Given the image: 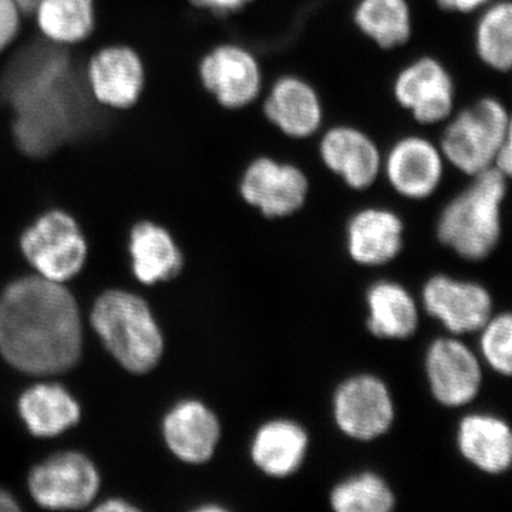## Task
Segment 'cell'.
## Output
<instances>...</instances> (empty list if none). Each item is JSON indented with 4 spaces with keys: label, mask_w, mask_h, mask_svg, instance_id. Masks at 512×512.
<instances>
[{
    "label": "cell",
    "mask_w": 512,
    "mask_h": 512,
    "mask_svg": "<svg viewBox=\"0 0 512 512\" xmlns=\"http://www.w3.org/2000/svg\"><path fill=\"white\" fill-rule=\"evenodd\" d=\"M100 477L89 458L79 453L56 454L33 468L29 488L37 504L50 510H79L94 500Z\"/></svg>",
    "instance_id": "obj_14"
},
{
    "label": "cell",
    "mask_w": 512,
    "mask_h": 512,
    "mask_svg": "<svg viewBox=\"0 0 512 512\" xmlns=\"http://www.w3.org/2000/svg\"><path fill=\"white\" fill-rule=\"evenodd\" d=\"M195 77L202 92L225 111L248 109L265 92L261 60L238 42H220L205 49L195 63Z\"/></svg>",
    "instance_id": "obj_6"
},
{
    "label": "cell",
    "mask_w": 512,
    "mask_h": 512,
    "mask_svg": "<svg viewBox=\"0 0 512 512\" xmlns=\"http://www.w3.org/2000/svg\"><path fill=\"white\" fill-rule=\"evenodd\" d=\"M133 271L146 285L170 281L180 274L184 259L170 232L153 221H140L130 234Z\"/></svg>",
    "instance_id": "obj_22"
},
{
    "label": "cell",
    "mask_w": 512,
    "mask_h": 512,
    "mask_svg": "<svg viewBox=\"0 0 512 512\" xmlns=\"http://www.w3.org/2000/svg\"><path fill=\"white\" fill-rule=\"evenodd\" d=\"M352 18L360 35L386 52L406 46L413 36L409 0H357Z\"/></svg>",
    "instance_id": "obj_23"
},
{
    "label": "cell",
    "mask_w": 512,
    "mask_h": 512,
    "mask_svg": "<svg viewBox=\"0 0 512 512\" xmlns=\"http://www.w3.org/2000/svg\"><path fill=\"white\" fill-rule=\"evenodd\" d=\"M20 247L40 276L59 284L79 274L87 256L79 222L60 208L39 215L23 232Z\"/></svg>",
    "instance_id": "obj_7"
},
{
    "label": "cell",
    "mask_w": 512,
    "mask_h": 512,
    "mask_svg": "<svg viewBox=\"0 0 512 512\" xmlns=\"http://www.w3.org/2000/svg\"><path fill=\"white\" fill-rule=\"evenodd\" d=\"M0 511H19L18 504L13 500L12 495L0 490Z\"/></svg>",
    "instance_id": "obj_34"
},
{
    "label": "cell",
    "mask_w": 512,
    "mask_h": 512,
    "mask_svg": "<svg viewBox=\"0 0 512 512\" xmlns=\"http://www.w3.org/2000/svg\"><path fill=\"white\" fill-rule=\"evenodd\" d=\"M480 330V348L487 365L501 375L511 376L512 318L510 313L488 319Z\"/></svg>",
    "instance_id": "obj_28"
},
{
    "label": "cell",
    "mask_w": 512,
    "mask_h": 512,
    "mask_svg": "<svg viewBox=\"0 0 512 512\" xmlns=\"http://www.w3.org/2000/svg\"><path fill=\"white\" fill-rule=\"evenodd\" d=\"M82 73L90 99L100 109L128 113L136 109L147 87V64L127 42H106L84 49Z\"/></svg>",
    "instance_id": "obj_5"
},
{
    "label": "cell",
    "mask_w": 512,
    "mask_h": 512,
    "mask_svg": "<svg viewBox=\"0 0 512 512\" xmlns=\"http://www.w3.org/2000/svg\"><path fill=\"white\" fill-rule=\"evenodd\" d=\"M478 60L495 73H508L512 66V5L494 0L477 13L473 32Z\"/></svg>",
    "instance_id": "obj_26"
},
{
    "label": "cell",
    "mask_w": 512,
    "mask_h": 512,
    "mask_svg": "<svg viewBox=\"0 0 512 512\" xmlns=\"http://www.w3.org/2000/svg\"><path fill=\"white\" fill-rule=\"evenodd\" d=\"M164 437L170 450L185 463H207L220 441V421L205 404L185 400L165 417Z\"/></svg>",
    "instance_id": "obj_19"
},
{
    "label": "cell",
    "mask_w": 512,
    "mask_h": 512,
    "mask_svg": "<svg viewBox=\"0 0 512 512\" xmlns=\"http://www.w3.org/2000/svg\"><path fill=\"white\" fill-rule=\"evenodd\" d=\"M318 156L323 167L350 190H369L382 177V148L353 124H335L320 131Z\"/></svg>",
    "instance_id": "obj_11"
},
{
    "label": "cell",
    "mask_w": 512,
    "mask_h": 512,
    "mask_svg": "<svg viewBox=\"0 0 512 512\" xmlns=\"http://www.w3.org/2000/svg\"><path fill=\"white\" fill-rule=\"evenodd\" d=\"M25 25V16L15 0H0V57L19 42Z\"/></svg>",
    "instance_id": "obj_29"
},
{
    "label": "cell",
    "mask_w": 512,
    "mask_h": 512,
    "mask_svg": "<svg viewBox=\"0 0 512 512\" xmlns=\"http://www.w3.org/2000/svg\"><path fill=\"white\" fill-rule=\"evenodd\" d=\"M393 99L419 126H443L456 111L457 87L446 64L419 56L394 76Z\"/></svg>",
    "instance_id": "obj_8"
},
{
    "label": "cell",
    "mask_w": 512,
    "mask_h": 512,
    "mask_svg": "<svg viewBox=\"0 0 512 512\" xmlns=\"http://www.w3.org/2000/svg\"><path fill=\"white\" fill-rule=\"evenodd\" d=\"M99 511H107V512H113V511H134L136 508L131 507V505H128L127 503H124V501L121 500H110L107 501L106 504L100 505L99 508H97Z\"/></svg>",
    "instance_id": "obj_33"
},
{
    "label": "cell",
    "mask_w": 512,
    "mask_h": 512,
    "mask_svg": "<svg viewBox=\"0 0 512 512\" xmlns=\"http://www.w3.org/2000/svg\"><path fill=\"white\" fill-rule=\"evenodd\" d=\"M26 22L50 45L82 49L96 35L97 0H37Z\"/></svg>",
    "instance_id": "obj_17"
},
{
    "label": "cell",
    "mask_w": 512,
    "mask_h": 512,
    "mask_svg": "<svg viewBox=\"0 0 512 512\" xmlns=\"http://www.w3.org/2000/svg\"><path fill=\"white\" fill-rule=\"evenodd\" d=\"M308 447V433L302 426L292 420H272L256 431L251 458L266 476L286 478L301 468Z\"/></svg>",
    "instance_id": "obj_21"
},
{
    "label": "cell",
    "mask_w": 512,
    "mask_h": 512,
    "mask_svg": "<svg viewBox=\"0 0 512 512\" xmlns=\"http://www.w3.org/2000/svg\"><path fill=\"white\" fill-rule=\"evenodd\" d=\"M424 309L454 335L477 332L493 311V299L483 286L436 275L424 285Z\"/></svg>",
    "instance_id": "obj_16"
},
{
    "label": "cell",
    "mask_w": 512,
    "mask_h": 512,
    "mask_svg": "<svg viewBox=\"0 0 512 512\" xmlns=\"http://www.w3.org/2000/svg\"><path fill=\"white\" fill-rule=\"evenodd\" d=\"M192 12L202 13L215 19L229 18L247 9L254 0H184Z\"/></svg>",
    "instance_id": "obj_30"
},
{
    "label": "cell",
    "mask_w": 512,
    "mask_h": 512,
    "mask_svg": "<svg viewBox=\"0 0 512 512\" xmlns=\"http://www.w3.org/2000/svg\"><path fill=\"white\" fill-rule=\"evenodd\" d=\"M458 450L468 463L487 474H503L511 466L512 434L504 420L491 414H470L461 420Z\"/></svg>",
    "instance_id": "obj_20"
},
{
    "label": "cell",
    "mask_w": 512,
    "mask_h": 512,
    "mask_svg": "<svg viewBox=\"0 0 512 512\" xmlns=\"http://www.w3.org/2000/svg\"><path fill=\"white\" fill-rule=\"evenodd\" d=\"M507 190L508 178L493 168L471 177V183L440 214L437 237L441 244L467 261L487 258L500 242Z\"/></svg>",
    "instance_id": "obj_2"
},
{
    "label": "cell",
    "mask_w": 512,
    "mask_h": 512,
    "mask_svg": "<svg viewBox=\"0 0 512 512\" xmlns=\"http://www.w3.org/2000/svg\"><path fill=\"white\" fill-rule=\"evenodd\" d=\"M16 5L22 10L23 16L28 20L32 15L33 8H35L37 0H15Z\"/></svg>",
    "instance_id": "obj_35"
},
{
    "label": "cell",
    "mask_w": 512,
    "mask_h": 512,
    "mask_svg": "<svg viewBox=\"0 0 512 512\" xmlns=\"http://www.w3.org/2000/svg\"><path fill=\"white\" fill-rule=\"evenodd\" d=\"M82 325L72 293L59 282L30 276L0 296V353L20 372L55 375L76 365Z\"/></svg>",
    "instance_id": "obj_1"
},
{
    "label": "cell",
    "mask_w": 512,
    "mask_h": 512,
    "mask_svg": "<svg viewBox=\"0 0 512 512\" xmlns=\"http://www.w3.org/2000/svg\"><path fill=\"white\" fill-rule=\"evenodd\" d=\"M511 138L507 106L497 97L485 96L454 111L437 143L448 167L471 178L491 170L498 151Z\"/></svg>",
    "instance_id": "obj_3"
},
{
    "label": "cell",
    "mask_w": 512,
    "mask_h": 512,
    "mask_svg": "<svg viewBox=\"0 0 512 512\" xmlns=\"http://www.w3.org/2000/svg\"><path fill=\"white\" fill-rule=\"evenodd\" d=\"M266 121L293 141L311 140L325 126V106L316 87L298 74H282L262 94Z\"/></svg>",
    "instance_id": "obj_13"
},
{
    "label": "cell",
    "mask_w": 512,
    "mask_h": 512,
    "mask_svg": "<svg viewBox=\"0 0 512 512\" xmlns=\"http://www.w3.org/2000/svg\"><path fill=\"white\" fill-rule=\"evenodd\" d=\"M426 373L431 393L447 407L473 402L483 382L477 356L456 339H437L431 343L426 355Z\"/></svg>",
    "instance_id": "obj_15"
},
{
    "label": "cell",
    "mask_w": 512,
    "mask_h": 512,
    "mask_svg": "<svg viewBox=\"0 0 512 512\" xmlns=\"http://www.w3.org/2000/svg\"><path fill=\"white\" fill-rule=\"evenodd\" d=\"M308 175L299 165L272 156L249 161L239 178V194L266 218L296 214L308 200Z\"/></svg>",
    "instance_id": "obj_9"
},
{
    "label": "cell",
    "mask_w": 512,
    "mask_h": 512,
    "mask_svg": "<svg viewBox=\"0 0 512 512\" xmlns=\"http://www.w3.org/2000/svg\"><path fill=\"white\" fill-rule=\"evenodd\" d=\"M92 322L111 355L130 372H150L161 359L163 336L147 303L138 296L103 293L94 305Z\"/></svg>",
    "instance_id": "obj_4"
},
{
    "label": "cell",
    "mask_w": 512,
    "mask_h": 512,
    "mask_svg": "<svg viewBox=\"0 0 512 512\" xmlns=\"http://www.w3.org/2000/svg\"><path fill=\"white\" fill-rule=\"evenodd\" d=\"M369 306L367 328L377 338L407 339L419 325L416 302L402 285L394 282H376L366 295Z\"/></svg>",
    "instance_id": "obj_24"
},
{
    "label": "cell",
    "mask_w": 512,
    "mask_h": 512,
    "mask_svg": "<svg viewBox=\"0 0 512 512\" xmlns=\"http://www.w3.org/2000/svg\"><path fill=\"white\" fill-rule=\"evenodd\" d=\"M447 161L437 141L410 133L394 140L383 153L382 175L400 197L423 201L443 184Z\"/></svg>",
    "instance_id": "obj_10"
},
{
    "label": "cell",
    "mask_w": 512,
    "mask_h": 512,
    "mask_svg": "<svg viewBox=\"0 0 512 512\" xmlns=\"http://www.w3.org/2000/svg\"><path fill=\"white\" fill-rule=\"evenodd\" d=\"M493 170L510 178L512 171V141L508 140L495 156Z\"/></svg>",
    "instance_id": "obj_32"
},
{
    "label": "cell",
    "mask_w": 512,
    "mask_h": 512,
    "mask_svg": "<svg viewBox=\"0 0 512 512\" xmlns=\"http://www.w3.org/2000/svg\"><path fill=\"white\" fill-rule=\"evenodd\" d=\"M443 12L454 15H474L494 2V0H436Z\"/></svg>",
    "instance_id": "obj_31"
},
{
    "label": "cell",
    "mask_w": 512,
    "mask_h": 512,
    "mask_svg": "<svg viewBox=\"0 0 512 512\" xmlns=\"http://www.w3.org/2000/svg\"><path fill=\"white\" fill-rule=\"evenodd\" d=\"M404 225L396 212L369 207L356 212L346 229L350 258L365 266L393 261L403 248Z\"/></svg>",
    "instance_id": "obj_18"
},
{
    "label": "cell",
    "mask_w": 512,
    "mask_h": 512,
    "mask_svg": "<svg viewBox=\"0 0 512 512\" xmlns=\"http://www.w3.org/2000/svg\"><path fill=\"white\" fill-rule=\"evenodd\" d=\"M333 417L343 434L359 441L375 440L390 430L394 403L389 387L379 377H350L333 397Z\"/></svg>",
    "instance_id": "obj_12"
},
{
    "label": "cell",
    "mask_w": 512,
    "mask_h": 512,
    "mask_svg": "<svg viewBox=\"0 0 512 512\" xmlns=\"http://www.w3.org/2000/svg\"><path fill=\"white\" fill-rule=\"evenodd\" d=\"M20 416L30 433L52 437L79 423L80 407L67 390L57 384H37L20 397Z\"/></svg>",
    "instance_id": "obj_25"
},
{
    "label": "cell",
    "mask_w": 512,
    "mask_h": 512,
    "mask_svg": "<svg viewBox=\"0 0 512 512\" xmlns=\"http://www.w3.org/2000/svg\"><path fill=\"white\" fill-rule=\"evenodd\" d=\"M330 504L338 512H389L396 504L392 488L375 473H362L333 488Z\"/></svg>",
    "instance_id": "obj_27"
}]
</instances>
